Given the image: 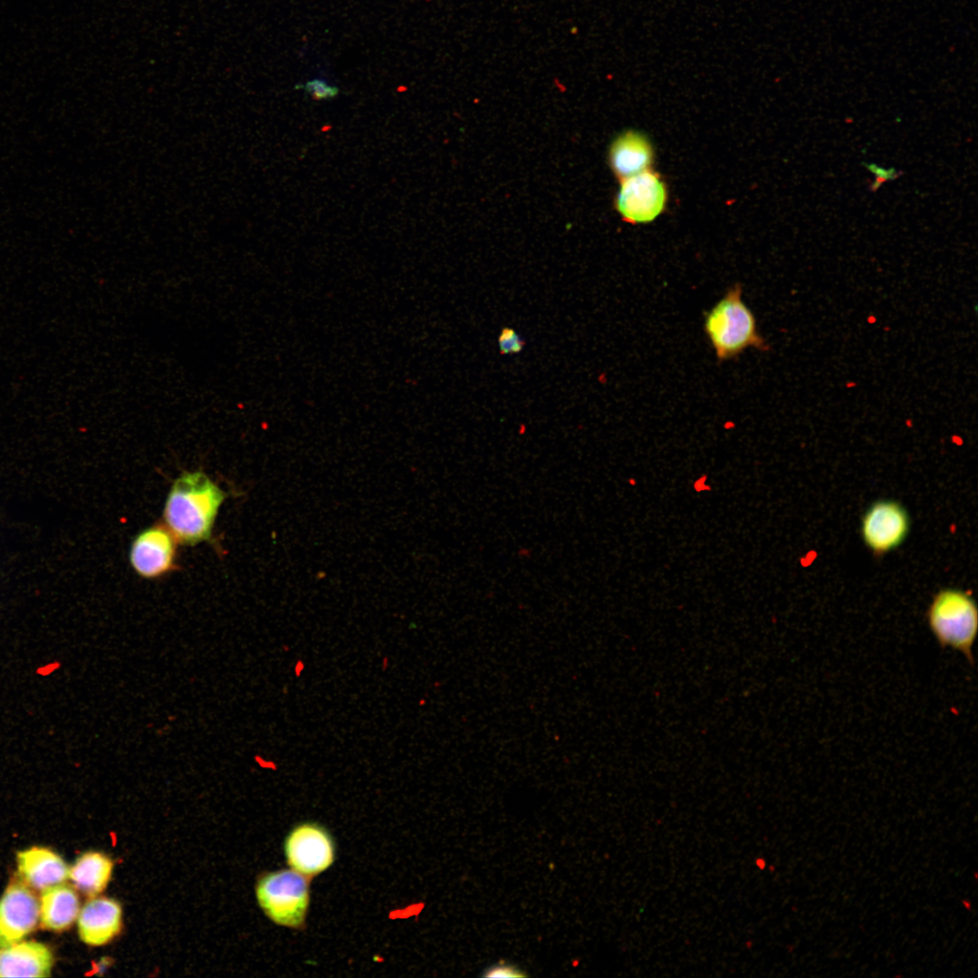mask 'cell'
<instances>
[{"label":"cell","mask_w":978,"mask_h":978,"mask_svg":"<svg viewBox=\"0 0 978 978\" xmlns=\"http://www.w3.org/2000/svg\"><path fill=\"white\" fill-rule=\"evenodd\" d=\"M303 90L311 95L314 101H327L335 98L339 89L328 84L325 81L314 79L303 85Z\"/></svg>","instance_id":"cell-19"},{"label":"cell","mask_w":978,"mask_h":978,"mask_svg":"<svg viewBox=\"0 0 978 978\" xmlns=\"http://www.w3.org/2000/svg\"><path fill=\"white\" fill-rule=\"evenodd\" d=\"M928 628L942 648L960 652L973 666V645L978 628L975 600L967 592L954 588L939 590L927 612Z\"/></svg>","instance_id":"cell-3"},{"label":"cell","mask_w":978,"mask_h":978,"mask_svg":"<svg viewBox=\"0 0 978 978\" xmlns=\"http://www.w3.org/2000/svg\"><path fill=\"white\" fill-rule=\"evenodd\" d=\"M225 497V492L204 472H183L168 491L163 511L165 524L181 544L206 542L212 536Z\"/></svg>","instance_id":"cell-1"},{"label":"cell","mask_w":978,"mask_h":978,"mask_svg":"<svg viewBox=\"0 0 978 978\" xmlns=\"http://www.w3.org/2000/svg\"><path fill=\"white\" fill-rule=\"evenodd\" d=\"M909 525L908 513L902 504L893 500H881L875 502L865 512L861 534L872 552L883 555L903 543Z\"/></svg>","instance_id":"cell-7"},{"label":"cell","mask_w":978,"mask_h":978,"mask_svg":"<svg viewBox=\"0 0 978 978\" xmlns=\"http://www.w3.org/2000/svg\"><path fill=\"white\" fill-rule=\"evenodd\" d=\"M666 198V187L660 176L647 169L621 179L616 207L628 223H647L663 212Z\"/></svg>","instance_id":"cell-6"},{"label":"cell","mask_w":978,"mask_h":978,"mask_svg":"<svg viewBox=\"0 0 978 978\" xmlns=\"http://www.w3.org/2000/svg\"><path fill=\"white\" fill-rule=\"evenodd\" d=\"M113 868L114 862L107 854L87 851L69 868V878L77 891L91 898L105 890L111 879Z\"/></svg>","instance_id":"cell-15"},{"label":"cell","mask_w":978,"mask_h":978,"mask_svg":"<svg viewBox=\"0 0 978 978\" xmlns=\"http://www.w3.org/2000/svg\"><path fill=\"white\" fill-rule=\"evenodd\" d=\"M652 159L653 149L650 142L637 131L621 134L609 149L610 167L620 179L649 169Z\"/></svg>","instance_id":"cell-14"},{"label":"cell","mask_w":978,"mask_h":978,"mask_svg":"<svg viewBox=\"0 0 978 978\" xmlns=\"http://www.w3.org/2000/svg\"><path fill=\"white\" fill-rule=\"evenodd\" d=\"M177 541L166 526L156 523L132 541L129 562L135 572L145 579L161 577L176 567Z\"/></svg>","instance_id":"cell-8"},{"label":"cell","mask_w":978,"mask_h":978,"mask_svg":"<svg viewBox=\"0 0 978 978\" xmlns=\"http://www.w3.org/2000/svg\"><path fill=\"white\" fill-rule=\"evenodd\" d=\"M704 331L719 361L736 358L748 349H769L760 334L754 314L735 284L706 312Z\"/></svg>","instance_id":"cell-2"},{"label":"cell","mask_w":978,"mask_h":978,"mask_svg":"<svg viewBox=\"0 0 978 978\" xmlns=\"http://www.w3.org/2000/svg\"><path fill=\"white\" fill-rule=\"evenodd\" d=\"M40 921V901L23 881H14L0 897V948L22 941Z\"/></svg>","instance_id":"cell-9"},{"label":"cell","mask_w":978,"mask_h":978,"mask_svg":"<svg viewBox=\"0 0 978 978\" xmlns=\"http://www.w3.org/2000/svg\"><path fill=\"white\" fill-rule=\"evenodd\" d=\"M53 964L44 944L17 942L0 948V977H48Z\"/></svg>","instance_id":"cell-12"},{"label":"cell","mask_w":978,"mask_h":978,"mask_svg":"<svg viewBox=\"0 0 978 978\" xmlns=\"http://www.w3.org/2000/svg\"><path fill=\"white\" fill-rule=\"evenodd\" d=\"M481 975L488 978H518L528 976L525 971L519 966L504 960H500L486 967Z\"/></svg>","instance_id":"cell-17"},{"label":"cell","mask_w":978,"mask_h":978,"mask_svg":"<svg viewBox=\"0 0 978 978\" xmlns=\"http://www.w3.org/2000/svg\"><path fill=\"white\" fill-rule=\"evenodd\" d=\"M21 881L34 890L43 891L69 878L65 861L50 849L33 847L17 853Z\"/></svg>","instance_id":"cell-11"},{"label":"cell","mask_w":978,"mask_h":978,"mask_svg":"<svg viewBox=\"0 0 978 978\" xmlns=\"http://www.w3.org/2000/svg\"><path fill=\"white\" fill-rule=\"evenodd\" d=\"M81 904L73 886L59 884L42 891L40 924L46 930L63 932L77 920Z\"/></svg>","instance_id":"cell-13"},{"label":"cell","mask_w":978,"mask_h":978,"mask_svg":"<svg viewBox=\"0 0 978 978\" xmlns=\"http://www.w3.org/2000/svg\"><path fill=\"white\" fill-rule=\"evenodd\" d=\"M283 852L291 868L312 878L332 866L336 847L325 827L304 821L290 829L284 839Z\"/></svg>","instance_id":"cell-5"},{"label":"cell","mask_w":978,"mask_h":978,"mask_svg":"<svg viewBox=\"0 0 978 978\" xmlns=\"http://www.w3.org/2000/svg\"><path fill=\"white\" fill-rule=\"evenodd\" d=\"M497 341L502 355L518 354L525 346V340L511 327L501 330Z\"/></svg>","instance_id":"cell-16"},{"label":"cell","mask_w":978,"mask_h":978,"mask_svg":"<svg viewBox=\"0 0 978 978\" xmlns=\"http://www.w3.org/2000/svg\"><path fill=\"white\" fill-rule=\"evenodd\" d=\"M862 165L875 176L874 181L868 186L870 192H877L884 183L896 180L903 174L895 168H885L875 163L863 162Z\"/></svg>","instance_id":"cell-18"},{"label":"cell","mask_w":978,"mask_h":978,"mask_svg":"<svg viewBox=\"0 0 978 978\" xmlns=\"http://www.w3.org/2000/svg\"><path fill=\"white\" fill-rule=\"evenodd\" d=\"M122 907L111 897L93 896L81 908L78 918L80 939L91 946L110 943L122 929Z\"/></svg>","instance_id":"cell-10"},{"label":"cell","mask_w":978,"mask_h":978,"mask_svg":"<svg viewBox=\"0 0 978 978\" xmlns=\"http://www.w3.org/2000/svg\"><path fill=\"white\" fill-rule=\"evenodd\" d=\"M310 880L291 868L267 872L255 885L257 903L275 925L302 930L310 905Z\"/></svg>","instance_id":"cell-4"}]
</instances>
